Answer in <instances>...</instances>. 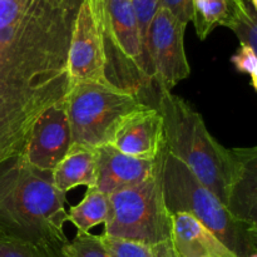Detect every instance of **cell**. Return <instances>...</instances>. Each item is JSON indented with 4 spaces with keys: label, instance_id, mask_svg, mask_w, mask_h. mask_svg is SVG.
Returning a JSON list of instances; mask_svg holds the SVG:
<instances>
[{
    "label": "cell",
    "instance_id": "6da1fadb",
    "mask_svg": "<svg viewBox=\"0 0 257 257\" xmlns=\"http://www.w3.org/2000/svg\"><path fill=\"white\" fill-rule=\"evenodd\" d=\"M83 0H0V163L72 89L68 55Z\"/></svg>",
    "mask_w": 257,
    "mask_h": 257
},
{
    "label": "cell",
    "instance_id": "7a4b0ae2",
    "mask_svg": "<svg viewBox=\"0 0 257 257\" xmlns=\"http://www.w3.org/2000/svg\"><path fill=\"white\" fill-rule=\"evenodd\" d=\"M67 193L54 186L52 172L33 167L20 155L0 163V238L67 245Z\"/></svg>",
    "mask_w": 257,
    "mask_h": 257
},
{
    "label": "cell",
    "instance_id": "3957f363",
    "mask_svg": "<svg viewBox=\"0 0 257 257\" xmlns=\"http://www.w3.org/2000/svg\"><path fill=\"white\" fill-rule=\"evenodd\" d=\"M158 173L163 201L171 215H192L237 257L257 253V226L235 217L225 203L165 147L158 156Z\"/></svg>",
    "mask_w": 257,
    "mask_h": 257
},
{
    "label": "cell",
    "instance_id": "277c9868",
    "mask_svg": "<svg viewBox=\"0 0 257 257\" xmlns=\"http://www.w3.org/2000/svg\"><path fill=\"white\" fill-rule=\"evenodd\" d=\"M152 107L162 117L166 150L223 202L226 147L208 132L202 115L172 92L157 90Z\"/></svg>",
    "mask_w": 257,
    "mask_h": 257
},
{
    "label": "cell",
    "instance_id": "5b68a950",
    "mask_svg": "<svg viewBox=\"0 0 257 257\" xmlns=\"http://www.w3.org/2000/svg\"><path fill=\"white\" fill-rule=\"evenodd\" d=\"M88 2L99 35L105 80L143 100L153 85L131 0Z\"/></svg>",
    "mask_w": 257,
    "mask_h": 257
},
{
    "label": "cell",
    "instance_id": "8992f818",
    "mask_svg": "<svg viewBox=\"0 0 257 257\" xmlns=\"http://www.w3.org/2000/svg\"><path fill=\"white\" fill-rule=\"evenodd\" d=\"M146 104L138 95L94 82L73 83L65 97L70 146L88 148L112 145L120 123Z\"/></svg>",
    "mask_w": 257,
    "mask_h": 257
},
{
    "label": "cell",
    "instance_id": "52a82bcc",
    "mask_svg": "<svg viewBox=\"0 0 257 257\" xmlns=\"http://www.w3.org/2000/svg\"><path fill=\"white\" fill-rule=\"evenodd\" d=\"M103 235L147 246L171 240V213L165 205L157 171L147 180L108 195Z\"/></svg>",
    "mask_w": 257,
    "mask_h": 257
},
{
    "label": "cell",
    "instance_id": "ba28073f",
    "mask_svg": "<svg viewBox=\"0 0 257 257\" xmlns=\"http://www.w3.org/2000/svg\"><path fill=\"white\" fill-rule=\"evenodd\" d=\"M187 24L160 8L152 20L147 37V59L152 84L158 92H172L187 79L191 67L185 50Z\"/></svg>",
    "mask_w": 257,
    "mask_h": 257
},
{
    "label": "cell",
    "instance_id": "9c48e42d",
    "mask_svg": "<svg viewBox=\"0 0 257 257\" xmlns=\"http://www.w3.org/2000/svg\"><path fill=\"white\" fill-rule=\"evenodd\" d=\"M223 203L238 220L257 226V148H226Z\"/></svg>",
    "mask_w": 257,
    "mask_h": 257
},
{
    "label": "cell",
    "instance_id": "30bf717a",
    "mask_svg": "<svg viewBox=\"0 0 257 257\" xmlns=\"http://www.w3.org/2000/svg\"><path fill=\"white\" fill-rule=\"evenodd\" d=\"M69 147L70 127L64 98L40 115L20 156L33 167L52 172Z\"/></svg>",
    "mask_w": 257,
    "mask_h": 257
},
{
    "label": "cell",
    "instance_id": "8fae6325",
    "mask_svg": "<svg viewBox=\"0 0 257 257\" xmlns=\"http://www.w3.org/2000/svg\"><path fill=\"white\" fill-rule=\"evenodd\" d=\"M68 70L72 83L94 82L108 84L104 77L99 35L88 0H83L78 13L68 55Z\"/></svg>",
    "mask_w": 257,
    "mask_h": 257
},
{
    "label": "cell",
    "instance_id": "7c38bea8",
    "mask_svg": "<svg viewBox=\"0 0 257 257\" xmlns=\"http://www.w3.org/2000/svg\"><path fill=\"white\" fill-rule=\"evenodd\" d=\"M112 145L120 152L141 160L155 161L165 147L163 120L151 104H143L123 119Z\"/></svg>",
    "mask_w": 257,
    "mask_h": 257
},
{
    "label": "cell",
    "instance_id": "4fadbf2b",
    "mask_svg": "<svg viewBox=\"0 0 257 257\" xmlns=\"http://www.w3.org/2000/svg\"><path fill=\"white\" fill-rule=\"evenodd\" d=\"M95 187L105 195L147 180L158 167V157L155 161L141 160L120 152L113 145L95 148Z\"/></svg>",
    "mask_w": 257,
    "mask_h": 257
},
{
    "label": "cell",
    "instance_id": "5bb4252c",
    "mask_svg": "<svg viewBox=\"0 0 257 257\" xmlns=\"http://www.w3.org/2000/svg\"><path fill=\"white\" fill-rule=\"evenodd\" d=\"M171 242L180 257H237L192 215H171Z\"/></svg>",
    "mask_w": 257,
    "mask_h": 257
},
{
    "label": "cell",
    "instance_id": "9a60e30c",
    "mask_svg": "<svg viewBox=\"0 0 257 257\" xmlns=\"http://www.w3.org/2000/svg\"><path fill=\"white\" fill-rule=\"evenodd\" d=\"M52 180L55 187L64 193L78 186H87L88 188L95 187V150L84 146H70L67 155L52 171Z\"/></svg>",
    "mask_w": 257,
    "mask_h": 257
},
{
    "label": "cell",
    "instance_id": "2e32d148",
    "mask_svg": "<svg viewBox=\"0 0 257 257\" xmlns=\"http://www.w3.org/2000/svg\"><path fill=\"white\" fill-rule=\"evenodd\" d=\"M108 207V195L97 187L88 188L83 200L69 208L68 221L77 227L78 232H89L93 227L105 222Z\"/></svg>",
    "mask_w": 257,
    "mask_h": 257
},
{
    "label": "cell",
    "instance_id": "e0dca14e",
    "mask_svg": "<svg viewBox=\"0 0 257 257\" xmlns=\"http://www.w3.org/2000/svg\"><path fill=\"white\" fill-rule=\"evenodd\" d=\"M230 13L223 23L237 35L240 44L247 45L256 50L257 48V14L256 8L250 0H228Z\"/></svg>",
    "mask_w": 257,
    "mask_h": 257
},
{
    "label": "cell",
    "instance_id": "ac0fdd59",
    "mask_svg": "<svg viewBox=\"0 0 257 257\" xmlns=\"http://www.w3.org/2000/svg\"><path fill=\"white\" fill-rule=\"evenodd\" d=\"M228 13V0H193L192 22L197 37L207 39L216 27L223 25Z\"/></svg>",
    "mask_w": 257,
    "mask_h": 257
},
{
    "label": "cell",
    "instance_id": "d6986e66",
    "mask_svg": "<svg viewBox=\"0 0 257 257\" xmlns=\"http://www.w3.org/2000/svg\"><path fill=\"white\" fill-rule=\"evenodd\" d=\"M64 247L65 245H34L0 238V257H67Z\"/></svg>",
    "mask_w": 257,
    "mask_h": 257
},
{
    "label": "cell",
    "instance_id": "ffe728a7",
    "mask_svg": "<svg viewBox=\"0 0 257 257\" xmlns=\"http://www.w3.org/2000/svg\"><path fill=\"white\" fill-rule=\"evenodd\" d=\"M67 257H110L105 250L100 235L77 232L75 237L65 245Z\"/></svg>",
    "mask_w": 257,
    "mask_h": 257
},
{
    "label": "cell",
    "instance_id": "44dd1931",
    "mask_svg": "<svg viewBox=\"0 0 257 257\" xmlns=\"http://www.w3.org/2000/svg\"><path fill=\"white\" fill-rule=\"evenodd\" d=\"M133 13H135L136 23H137L138 32H140L141 42H142L143 52H145L146 60H147V37L148 30H150L152 20L155 18L156 13L160 9V0H131ZM148 72H150V65H148ZM151 77V72H150ZM152 80V77H151ZM153 85V84H152Z\"/></svg>",
    "mask_w": 257,
    "mask_h": 257
},
{
    "label": "cell",
    "instance_id": "7402d4cb",
    "mask_svg": "<svg viewBox=\"0 0 257 257\" xmlns=\"http://www.w3.org/2000/svg\"><path fill=\"white\" fill-rule=\"evenodd\" d=\"M105 250L110 257H151V246L100 235Z\"/></svg>",
    "mask_w": 257,
    "mask_h": 257
},
{
    "label": "cell",
    "instance_id": "603a6c76",
    "mask_svg": "<svg viewBox=\"0 0 257 257\" xmlns=\"http://www.w3.org/2000/svg\"><path fill=\"white\" fill-rule=\"evenodd\" d=\"M231 63L235 65L237 72L250 77L251 85L257 92V55L256 50L247 45L240 44L237 52L231 58Z\"/></svg>",
    "mask_w": 257,
    "mask_h": 257
},
{
    "label": "cell",
    "instance_id": "cb8c5ba5",
    "mask_svg": "<svg viewBox=\"0 0 257 257\" xmlns=\"http://www.w3.org/2000/svg\"><path fill=\"white\" fill-rule=\"evenodd\" d=\"M160 8H165L180 22H192L193 0H160Z\"/></svg>",
    "mask_w": 257,
    "mask_h": 257
},
{
    "label": "cell",
    "instance_id": "d4e9b609",
    "mask_svg": "<svg viewBox=\"0 0 257 257\" xmlns=\"http://www.w3.org/2000/svg\"><path fill=\"white\" fill-rule=\"evenodd\" d=\"M151 257H180L176 252L172 242L166 241V242L158 243V245L151 246Z\"/></svg>",
    "mask_w": 257,
    "mask_h": 257
},
{
    "label": "cell",
    "instance_id": "484cf974",
    "mask_svg": "<svg viewBox=\"0 0 257 257\" xmlns=\"http://www.w3.org/2000/svg\"><path fill=\"white\" fill-rule=\"evenodd\" d=\"M248 257H257V253H253V255H251V256H248Z\"/></svg>",
    "mask_w": 257,
    "mask_h": 257
}]
</instances>
